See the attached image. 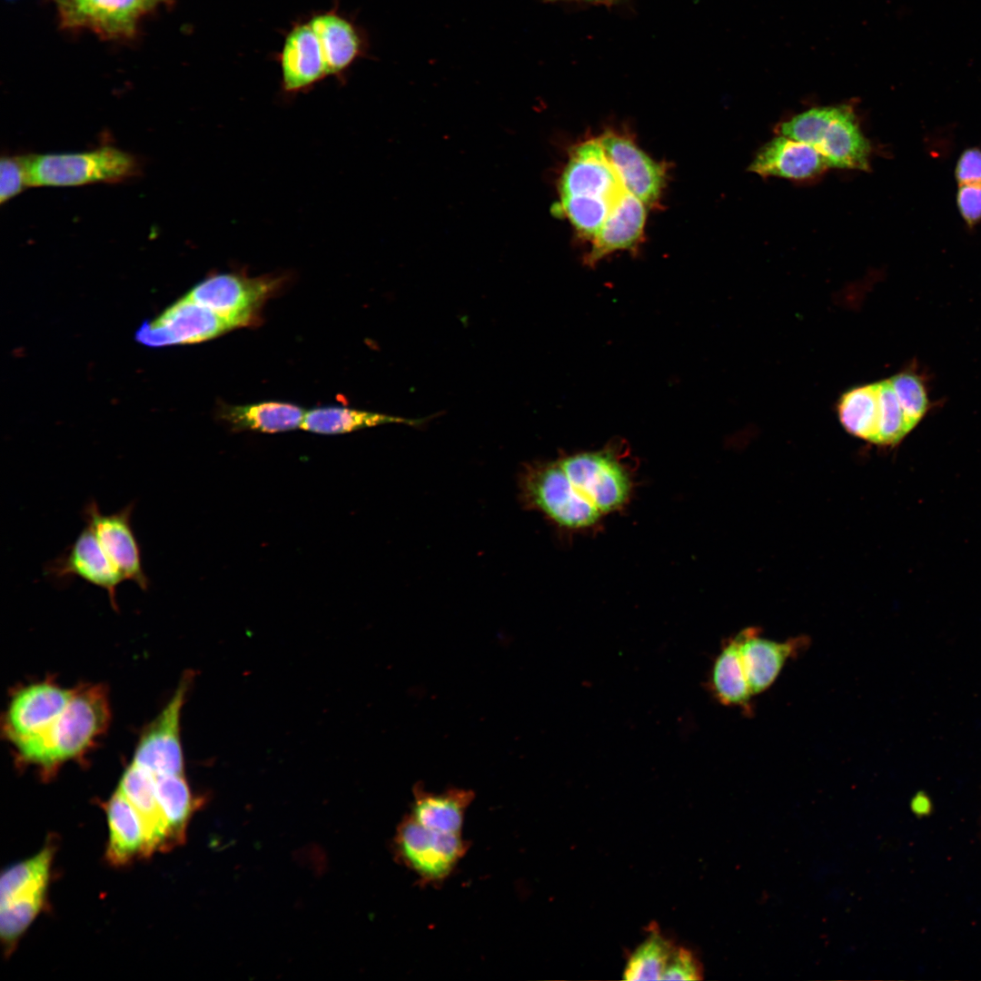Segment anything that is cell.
Segmentation results:
<instances>
[{"instance_id":"29","label":"cell","mask_w":981,"mask_h":981,"mask_svg":"<svg viewBox=\"0 0 981 981\" xmlns=\"http://www.w3.org/2000/svg\"><path fill=\"white\" fill-rule=\"evenodd\" d=\"M48 885L32 887L0 905V935L6 956L15 950L20 937L45 907Z\"/></svg>"},{"instance_id":"38","label":"cell","mask_w":981,"mask_h":981,"mask_svg":"<svg viewBox=\"0 0 981 981\" xmlns=\"http://www.w3.org/2000/svg\"><path fill=\"white\" fill-rule=\"evenodd\" d=\"M954 177L959 184H981V147L969 146L956 160Z\"/></svg>"},{"instance_id":"26","label":"cell","mask_w":981,"mask_h":981,"mask_svg":"<svg viewBox=\"0 0 981 981\" xmlns=\"http://www.w3.org/2000/svg\"><path fill=\"white\" fill-rule=\"evenodd\" d=\"M710 683L713 694L721 704L751 711L753 694L742 663L738 635L727 641L717 657Z\"/></svg>"},{"instance_id":"28","label":"cell","mask_w":981,"mask_h":981,"mask_svg":"<svg viewBox=\"0 0 981 981\" xmlns=\"http://www.w3.org/2000/svg\"><path fill=\"white\" fill-rule=\"evenodd\" d=\"M837 411L848 433L876 442L879 411L877 382L857 386L843 393Z\"/></svg>"},{"instance_id":"3","label":"cell","mask_w":981,"mask_h":981,"mask_svg":"<svg viewBox=\"0 0 981 981\" xmlns=\"http://www.w3.org/2000/svg\"><path fill=\"white\" fill-rule=\"evenodd\" d=\"M30 186L117 183L140 173L138 159L112 146L82 153L27 155Z\"/></svg>"},{"instance_id":"22","label":"cell","mask_w":981,"mask_h":981,"mask_svg":"<svg viewBox=\"0 0 981 981\" xmlns=\"http://www.w3.org/2000/svg\"><path fill=\"white\" fill-rule=\"evenodd\" d=\"M156 0H74L72 20L107 34L130 31L138 17Z\"/></svg>"},{"instance_id":"23","label":"cell","mask_w":981,"mask_h":981,"mask_svg":"<svg viewBox=\"0 0 981 981\" xmlns=\"http://www.w3.org/2000/svg\"><path fill=\"white\" fill-rule=\"evenodd\" d=\"M154 776L157 797L166 821L168 848L172 849L183 843L190 818L201 806L203 799L193 796L183 774Z\"/></svg>"},{"instance_id":"36","label":"cell","mask_w":981,"mask_h":981,"mask_svg":"<svg viewBox=\"0 0 981 981\" xmlns=\"http://www.w3.org/2000/svg\"><path fill=\"white\" fill-rule=\"evenodd\" d=\"M703 973L701 963L690 950L675 946L661 980H702Z\"/></svg>"},{"instance_id":"13","label":"cell","mask_w":981,"mask_h":981,"mask_svg":"<svg viewBox=\"0 0 981 981\" xmlns=\"http://www.w3.org/2000/svg\"><path fill=\"white\" fill-rule=\"evenodd\" d=\"M599 139L624 189L646 206L657 203L665 185L666 167L623 134L608 131Z\"/></svg>"},{"instance_id":"25","label":"cell","mask_w":981,"mask_h":981,"mask_svg":"<svg viewBox=\"0 0 981 981\" xmlns=\"http://www.w3.org/2000/svg\"><path fill=\"white\" fill-rule=\"evenodd\" d=\"M306 411L292 404L263 402L224 406L221 417L234 430L279 432L300 428Z\"/></svg>"},{"instance_id":"34","label":"cell","mask_w":981,"mask_h":981,"mask_svg":"<svg viewBox=\"0 0 981 981\" xmlns=\"http://www.w3.org/2000/svg\"><path fill=\"white\" fill-rule=\"evenodd\" d=\"M889 382L913 429L928 409V399L922 380L910 372H902L891 377Z\"/></svg>"},{"instance_id":"17","label":"cell","mask_w":981,"mask_h":981,"mask_svg":"<svg viewBox=\"0 0 981 981\" xmlns=\"http://www.w3.org/2000/svg\"><path fill=\"white\" fill-rule=\"evenodd\" d=\"M646 223V205L625 191L592 240L585 257L588 265L617 251L632 250L642 238Z\"/></svg>"},{"instance_id":"14","label":"cell","mask_w":981,"mask_h":981,"mask_svg":"<svg viewBox=\"0 0 981 981\" xmlns=\"http://www.w3.org/2000/svg\"><path fill=\"white\" fill-rule=\"evenodd\" d=\"M46 572L55 580L80 578L104 590L111 605L116 609V590L124 578L109 560L96 537L87 526L73 544L46 566Z\"/></svg>"},{"instance_id":"5","label":"cell","mask_w":981,"mask_h":981,"mask_svg":"<svg viewBox=\"0 0 981 981\" xmlns=\"http://www.w3.org/2000/svg\"><path fill=\"white\" fill-rule=\"evenodd\" d=\"M392 845L395 857L423 884H437L454 870L469 844L461 834L427 828L408 814L396 828Z\"/></svg>"},{"instance_id":"35","label":"cell","mask_w":981,"mask_h":981,"mask_svg":"<svg viewBox=\"0 0 981 981\" xmlns=\"http://www.w3.org/2000/svg\"><path fill=\"white\" fill-rule=\"evenodd\" d=\"M30 186L27 155L5 156L0 164V203L10 200Z\"/></svg>"},{"instance_id":"31","label":"cell","mask_w":981,"mask_h":981,"mask_svg":"<svg viewBox=\"0 0 981 981\" xmlns=\"http://www.w3.org/2000/svg\"><path fill=\"white\" fill-rule=\"evenodd\" d=\"M674 947L668 938L652 931L629 956L622 978L629 981L661 980Z\"/></svg>"},{"instance_id":"37","label":"cell","mask_w":981,"mask_h":981,"mask_svg":"<svg viewBox=\"0 0 981 981\" xmlns=\"http://www.w3.org/2000/svg\"><path fill=\"white\" fill-rule=\"evenodd\" d=\"M958 213L969 231L981 223V184H959L956 193Z\"/></svg>"},{"instance_id":"15","label":"cell","mask_w":981,"mask_h":981,"mask_svg":"<svg viewBox=\"0 0 981 981\" xmlns=\"http://www.w3.org/2000/svg\"><path fill=\"white\" fill-rule=\"evenodd\" d=\"M745 673L753 695L767 690L775 681L786 662L800 654L808 645L806 636L775 641L759 637L758 628L749 627L737 634Z\"/></svg>"},{"instance_id":"39","label":"cell","mask_w":981,"mask_h":981,"mask_svg":"<svg viewBox=\"0 0 981 981\" xmlns=\"http://www.w3.org/2000/svg\"><path fill=\"white\" fill-rule=\"evenodd\" d=\"M588 1H596L597 2V1H607V0H588Z\"/></svg>"},{"instance_id":"6","label":"cell","mask_w":981,"mask_h":981,"mask_svg":"<svg viewBox=\"0 0 981 981\" xmlns=\"http://www.w3.org/2000/svg\"><path fill=\"white\" fill-rule=\"evenodd\" d=\"M575 490L602 516L622 508L632 482L612 449L580 452L558 461Z\"/></svg>"},{"instance_id":"33","label":"cell","mask_w":981,"mask_h":981,"mask_svg":"<svg viewBox=\"0 0 981 981\" xmlns=\"http://www.w3.org/2000/svg\"><path fill=\"white\" fill-rule=\"evenodd\" d=\"M878 383V424L876 444H895L912 428L910 427L889 380Z\"/></svg>"},{"instance_id":"20","label":"cell","mask_w":981,"mask_h":981,"mask_svg":"<svg viewBox=\"0 0 981 981\" xmlns=\"http://www.w3.org/2000/svg\"><path fill=\"white\" fill-rule=\"evenodd\" d=\"M104 808L109 830L105 851L108 863L119 867L130 865L139 857H148L142 820L125 797L116 789Z\"/></svg>"},{"instance_id":"21","label":"cell","mask_w":981,"mask_h":981,"mask_svg":"<svg viewBox=\"0 0 981 981\" xmlns=\"http://www.w3.org/2000/svg\"><path fill=\"white\" fill-rule=\"evenodd\" d=\"M474 792L449 788L441 793L427 791L421 784L413 787V803L410 815L421 826L447 834H461L467 808Z\"/></svg>"},{"instance_id":"10","label":"cell","mask_w":981,"mask_h":981,"mask_svg":"<svg viewBox=\"0 0 981 981\" xmlns=\"http://www.w3.org/2000/svg\"><path fill=\"white\" fill-rule=\"evenodd\" d=\"M191 679L190 674L183 677L171 699L138 740L132 761L154 775L183 774L180 718Z\"/></svg>"},{"instance_id":"8","label":"cell","mask_w":981,"mask_h":981,"mask_svg":"<svg viewBox=\"0 0 981 981\" xmlns=\"http://www.w3.org/2000/svg\"><path fill=\"white\" fill-rule=\"evenodd\" d=\"M276 284L268 277L222 273L206 278L185 296L241 327L254 320Z\"/></svg>"},{"instance_id":"9","label":"cell","mask_w":981,"mask_h":981,"mask_svg":"<svg viewBox=\"0 0 981 981\" xmlns=\"http://www.w3.org/2000/svg\"><path fill=\"white\" fill-rule=\"evenodd\" d=\"M236 328L228 320L186 296L166 308L157 318L144 322L135 340L148 347L195 343Z\"/></svg>"},{"instance_id":"32","label":"cell","mask_w":981,"mask_h":981,"mask_svg":"<svg viewBox=\"0 0 981 981\" xmlns=\"http://www.w3.org/2000/svg\"><path fill=\"white\" fill-rule=\"evenodd\" d=\"M616 203L600 198L566 197L560 198L553 211L565 216L582 237L592 241Z\"/></svg>"},{"instance_id":"11","label":"cell","mask_w":981,"mask_h":981,"mask_svg":"<svg viewBox=\"0 0 981 981\" xmlns=\"http://www.w3.org/2000/svg\"><path fill=\"white\" fill-rule=\"evenodd\" d=\"M134 505L129 503L118 511L105 514L92 500L85 506L83 516L86 526L124 580L147 590L149 580L144 571L140 546L131 522Z\"/></svg>"},{"instance_id":"7","label":"cell","mask_w":981,"mask_h":981,"mask_svg":"<svg viewBox=\"0 0 981 981\" xmlns=\"http://www.w3.org/2000/svg\"><path fill=\"white\" fill-rule=\"evenodd\" d=\"M74 689L46 679L15 689L2 719V732L13 747L42 735L63 712Z\"/></svg>"},{"instance_id":"1","label":"cell","mask_w":981,"mask_h":981,"mask_svg":"<svg viewBox=\"0 0 981 981\" xmlns=\"http://www.w3.org/2000/svg\"><path fill=\"white\" fill-rule=\"evenodd\" d=\"M111 718L108 690L102 684L74 688L68 704L40 736L15 747L17 763L37 768L44 779L53 777L64 763L91 749L106 731Z\"/></svg>"},{"instance_id":"18","label":"cell","mask_w":981,"mask_h":981,"mask_svg":"<svg viewBox=\"0 0 981 981\" xmlns=\"http://www.w3.org/2000/svg\"><path fill=\"white\" fill-rule=\"evenodd\" d=\"M139 815L146 837L148 857L169 850L166 821L157 797L154 776L131 761L117 788Z\"/></svg>"},{"instance_id":"19","label":"cell","mask_w":981,"mask_h":981,"mask_svg":"<svg viewBox=\"0 0 981 981\" xmlns=\"http://www.w3.org/2000/svg\"><path fill=\"white\" fill-rule=\"evenodd\" d=\"M280 62L287 92L303 90L328 74L319 40L309 22L297 25L288 34Z\"/></svg>"},{"instance_id":"16","label":"cell","mask_w":981,"mask_h":981,"mask_svg":"<svg viewBox=\"0 0 981 981\" xmlns=\"http://www.w3.org/2000/svg\"><path fill=\"white\" fill-rule=\"evenodd\" d=\"M827 168L826 161L813 146L778 134L760 148L748 171L761 176L807 180Z\"/></svg>"},{"instance_id":"12","label":"cell","mask_w":981,"mask_h":981,"mask_svg":"<svg viewBox=\"0 0 981 981\" xmlns=\"http://www.w3.org/2000/svg\"><path fill=\"white\" fill-rule=\"evenodd\" d=\"M625 191L599 138L583 142L570 152L560 177V198L590 197L616 202Z\"/></svg>"},{"instance_id":"30","label":"cell","mask_w":981,"mask_h":981,"mask_svg":"<svg viewBox=\"0 0 981 981\" xmlns=\"http://www.w3.org/2000/svg\"><path fill=\"white\" fill-rule=\"evenodd\" d=\"M54 851L50 841L35 856L7 867L0 878V905L33 887L49 883Z\"/></svg>"},{"instance_id":"24","label":"cell","mask_w":981,"mask_h":981,"mask_svg":"<svg viewBox=\"0 0 981 981\" xmlns=\"http://www.w3.org/2000/svg\"><path fill=\"white\" fill-rule=\"evenodd\" d=\"M309 24L319 40L328 74L342 73L352 63L360 49L355 29L335 12L316 15Z\"/></svg>"},{"instance_id":"27","label":"cell","mask_w":981,"mask_h":981,"mask_svg":"<svg viewBox=\"0 0 981 981\" xmlns=\"http://www.w3.org/2000/svg\"><path fill=\"white\" fill-rule=\"evenodd\" d=\"M421 421L365 411L327 407L306 411L300 428L320 434H338L386 423L416 425Z\"/></svg>"},{"instance_id":"2","label":"cell","mask_w":981,"mask_h":981,"mask_svg":"<svg viewBox=\"0 0 981 981\" xmlns=\"http://www.w3.org/2000/svg\"><path fill=\"white\" fill-rule=\"evenodd\" d=\"M777 132L813 146L828 167L870 169L871 144L850 105L808 109L780 124Z\"/></svg>"},{"instance_id":"4","label":"cell","mask_w":981,"mask_h":981,"mask_svg":"<svg viewBox=\"0 0 981 981\" xmlns=\"http://www.w3.org/2000/svg\"><path fill=\"white\" fill-rule=\"evenodd\" d=\"M520 488L529 507L543 512L561 527L590 528L602 516L575 490L558 461L528 466Z\"/></svg>"},{"instance_id":"40","label":"cell","mask_w":981,"mask_h":981,"mask_svg":"<svg viewBox=\"0 0 981 981\" xmlns=\"http://www.w3.org/2000/svg\"><path fill=\"white\" fill-rule=\"evenodd\" d=\"M70 1H71V2H74V0H70Z\"/></svg>"}]
</instances>
